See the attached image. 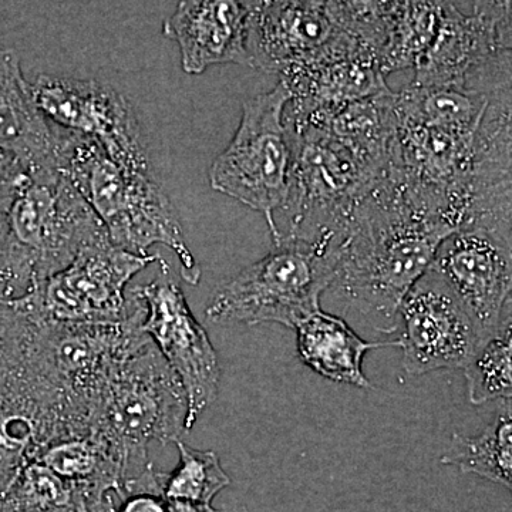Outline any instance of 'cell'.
<instances>
[{
	"mask_svg": "<svg viewBox=\"0 0 512 512\" xmlns=\"http://www.w3.org/2000/svg\"><path fill=\"white\" fill-rule=\"evenodd\" d=\"M454 231L387 168L343 222L342 255L332 288L373 328L393 332L404 296L429 271L440 245Z\"/></svg>",
	"mask_w": 512,
	"mask_h": 512,
	"instance_id": "6da1fadb",
	"label": "cell"
},
{
	"mask_svg": "<svg viewBox=\"0 0 512 512\" xmlns=\"http://www.w3.org/2000/svg\"><path fill=\"white\" fill-rule=\"evenodd\" d=\"M60 171L96 212L114 247L148 256V249L164 245L177 255L184 281L200 284V264L188 248L180 218L150 171L121 164L90 138L70 131Z\"/></svg>",
	"mask_w": 512,
	"mask_h": 512,
	"instance_id": "7a4b0ae2",
	"label": "cell"
},
{
	"mask_svg": "<svg viewBox=\"0 0 512 512\" xmlns=\"http://www.w3.org/2000/svg\"><path fill=\"white\" fill-rule=\"evenodd\" d=\"M340 239L282 237L271 252L222 284L205 316L214 323H279L295 329L320 311V298L338 276Z\"/></svg>",
	"mask_w": 512,
	"mask_h": 512,
	"instance_id": "3957f363",
	"label": "cell"
},
{
	"mask_svg": "<svg viewBox=\"0 0 512 512\" xmlns=\"http://www.w3.org/2000/svg\"><path fill=\"white\" fill-rule=\"evenodd\" d=\"M187 396L153 342L127 356L111 375L90 419V436L110 447L126 481L153 466L148 446L177 443L187 431Z\"/></svg>",
	"mask_w": 512,
	"mask_h": 512,
	"instance_id": "277c9868",
	"label": "cell"
},
{
	"mask_svg": "<svg viewBox=\"0 0 512 512\" xmlns=\"http://www.w3.org/2000/svg\"><path fill=\"white\" fill-rule=\"evenodd\" d=\"M291 127L295 158L291 190L282 210L288 217V228L279 238L339 237L350 211L379 183L389 161L320 124Z\"/></svg>",
	"mask_w": 512,
	"mask_h": 512,
	"instance_id": "5b68a950",
	"label": "cell"
},
{
	"mask_svg": "<svg viewBox=\"0 0 512 512\" xmlns=\"http://www.w3.org/2000/svg\"><path fill=\"white\" fill-rule=\"evenodd\" d=\"M8 265L32 291L87 245L109 238L96 212L59 170L30 174L8 214Z\"/></svg>",
	"mask_w": 512,
	"mask_h": 512,
	"instance_id": "8992f818",
	"label": "cell"
},
{
	"mask_svg": "<svg viewBox=\"0 0 512 512\" xmlns=\"http://www.w3.org/2000/svg\"><path fill=\"white\" fill-rule=\"evenodd\" d=\"M289 96L279 80L271 92L245 101L229 146L210 168L212 190L264 215L272 241L278 238L276 214L291 190L295 136L285 113Z\"/></svg>",
	"mask_w": 512,
	"mask_h": 512,
	"instance_id": "52a82bcc",
	"label": "cell"
},
{
	"mask_svg": "<svg viewBox=\"0 0 512 512\" xmlns=\"http://www.w3.org/2000/svg\"><path fill=\"white\" fill-rule=\"evenodd\" d=\"M443 2L436 37L412 86L491 93L512 86V3Z\"/></svg>",
	"mask_w": 512,
	"mask_h": 512,
	"instance_id": "ba28073f",
	"label": "cell"
},
{
	"mask_svg": "<svg viewBox=\"0 0 512 512\" xmlns=\"http://www.w3.org/2000/svg\"><path fill=\"white\" fill-rule=\"evenodd\" d=\"M160 255L140 256L114 247L101 239L84 247L72 264L50 276L16 301L35 322L104 323L120 322L136 302L128 282Z\"/></svg>",
	"mask_w": 512,
	"mask_h": 512,
	"instance_id": "9c48e42d",
	"label": "cell"
},
{
	"mask_svg": "<svg viewBox=\"0 0 512 512\" xmlns=\"http://www.w3.org/2000/svg\"><path fill=\"white\" fill-rule=\"evenodd\" d=\"M511 227L464 225L444 239L429 268L456 296L483 342L512 320Z\"/></svg>",
	"mask_w": 512,
	"mask_h": 512,
	"instance_id": "30bf717a",
	"label": "cell"
},
{
	"mask_svg": "<svg viewBox=\"0 0 512 512\" xmlns=\"http://www.w3.org/2000/svg\"><path fill=\"white\" fill-rule=\"evenodd\" d=\"M248 66L279 77L295 67L349 55H370L342 29L330 2H251Z\"/></svg>",
	"mask_w": 512,
	"mask_h": 512,
	"instance_id": "8fae6325",
	"label": "cell"
},
{
	"mask_svg": "<svg viewBox=\"0 0 512 512\" xmlns=\"http://www.w3.org/2000/svg\"><path fill=\"white\" fill-rule=\"evenodd\" d=\"M146 305L143 332L183 384L190 431L220 392L221 367L204 326L195 319L183 289L168 278V268L150 284L136 286Z\"/></svg>",
	"mask_w": 512,
	"mask_h": 512,
	"instance_id": "7c38bea8",
	"label": "cell"
},
{
	"mask_svg": "<svg viewBox=\"0 0 512 512\" xmlns=\"http://www.w3.org/2000/svg\"><path fill=\"white\" fill-rule=\"evenodd\" d=\"M32 90L50 123L90 138L121 164L150 171L136 113L109 84L42 74Z\"/></svg>",
	"mask_w": 512,
	"mask_h": 512,
	"instance_id": "4fadbf2b",
	"label": "cell"
},
{
	"mask_svg": "<svg viewBox=\"0 0 512 512\" xmlns=\"http://www.w3.org/2000/svg\"><path fill=\"white\" fill-rule=\"evenodd\" d=\"M397 318L403 323L397 348L409 376L463 369L483 343L456 296L430 271L404 296Z\"/></svg>",
	"mask_w": 512,
	"mask_h": 512,
	"instance_id": "5bb4252c",
	"label": "cell"
},
{
	"mask_svg": "<svg viewBox=\"0 0 512 512\" xmlns=\"http://www.w3.org/2000/svg\"><path fill=\"white\" fill-rule=\"evenodd\" d=\"M67 131L37 107L15 50L0 49V151L28 174L62 168Z\"/></svg>",
	"mask_w": 512,
	"mask_h": 512,
	"instance_id": "9a60e30c",
	"label": "cell"
},
{
	"mask_svg": "<svg viewBox=\"0 0 512 512\" xmlns=\"http://www.w3.org/2000/svg\"><path fill=\"white\" fill-rule=\"evenodd\" d=\"M249 3L234 0L178 3L173 15L165 20L163 33L180 47L185 73L201 74L215 64L248 66Z\"/></svg>",
	"mask_w": 512,
	"mask_h": 512,
	"instance_id": "2e32d148",
	"label": "cell"
},
{
	"mask_svg": "<svg viewBox=\"0 0 512 512\" xmlns=\"http://www.w3.org/2000/svg\"><path fill=\"white\" fill-rule=\"evenodd\" d=\"M279 80L291 96L288 107L292 110L285 117L292 124L322 119L357 100L390 90L379 64L367 55L329 57L295 67Z\"/></svg>",
	"mask_w": 512,
	"mask_h": 512,
	"instance_id": "e0dca14e",
	"label": "cell"
},
{
	"mask_svg": "<svg viewBox=\"0 0 512 512\" xmlns=\"http://www.w3.org/2000/svg\"><path fill=\"white\" fill-rule=\"evenodd\" d=\"M299 357L309 369L335 383L370 389L372 383L363 372V360L367 352L387 346L392 342H367L350 328L339 316L320 311L312 313L298 323Z\"/></svg>",
	"mask_w": 512,
	"mask_h": 512,
	"instance_id": "ac0fdd59",
	"label": "cell"
},
{
	"mask_svg": "<svg viewBox=\"0 0 512 512\" xmlns=\"http://www.w3.org/2000/svg\"><path fill=\"white\" fill-rule=\"evenodd\" d=\"M444 466L457 467L461 473L476 474L491 483L512 487V413L508 402L480 434L473 437L454 433L446 453L440 457Z\"/></svg>",
	"mask_w": 512,
	"mask_h": 512,
	"instance_id": "d6986e66",
	"label": "cell"
},
{
	"mask_svg": "<svg viewBox=\"0 0 512 512\" xmlns=\"http://www.w3.org/2000/svg\"><path fill=\"white\" fill-rule=\"evenodd\" d=\"M443 2H393L386 45L380 56L384 76L414 69L436 37Z\"/></svg>",
	"mask_w": 512,
	"mask_h": 512,
	"instance_id": "ffe728a7",
	"label": "cell"
},
{
	"mask_svg": "<svg viewBox=\"0 0 512 512\" xmlns=\"http://www.w3.org/2000/svg\"><path fill=\"white\" fill-rule=\"evenodd\" d=\"M0 512H87L76 485L63 480L39 461L20 470L0 497Z\"/></svg>",
	"mask_w": 512,
	"mask_h": 512,
	"instance_id": "44dd1931",
	"label": "cell"
},
{
	"mask_svg": "<svg viewBox=\"0 0 512 512\" xmlns=\"http://www.w3.org/2000/svg\"><path fill=\"white\" fill-rule=\"evenodd\" d=\"M468 400L474 406L512 397V320L481 343L463 367Z\"/></svg>",
	"mask_w": 512,
	"mask_h": 512,
	"instance_id": "7402d4cb",
	"label": "cell"
},
{
	"mask_svg": "<svg viewBox=\"0 0 512 512\" xmlns=\"http://www.w3.org/2000/svg\"><path fill=\"white\" fill-rule=\"evenodd\" d=\"M175 444L180 451V463L170 474H164L165 500L212 505L214 498L231 485L220 457L214 451L195 450L181 440Z\"/></svg>",
	"mask_w": 512,
	"mask_h": 512,
	"instance_id": "603a6c76",
	"label": "cell"
},
{
	"mask_svg": "<svg viewBox=\"0 0 512 512\" xmlns=\"http://www.w3.org/2000/svg\"><path fill=\"white\" fill-rule=\"evenodd\" d=\"M33 330L35 320L16 301L0 299V380L26 362Z\"/></svg>",
	"mask_w": 512,
	"mask_h": 512,
	"instance_id": "cb8c5ba5",
	"label": "cell"
},
{
	"mask_svg": "<svg viewBox=\"0 0 512 512\" xmlns=\"http://www.w3.org/2000/svg\"><path fill=\"white\" fill-rule=\"evenodd\" d=\"M116 512H168L163 494L136 491L120 498Z\"/></svg>",
	"mask_w": 512,
	"mask_h": 512,
	"instance_id": "d4e9b609",
	"label": "cell"
},
{
	"mask_svg": "<svg viewBox=\"0 0 512 512\" xmlns=\"http://www.w3.org/2000/svg\"><path fill=\"white\" fill-rule=\"evenodd\" d=\"M168 512H228L215 510L212 505L185 503V501H167Z\"/></svg>",
	"mask_w": 512,
	"mask_h": 512,
	"instance_id": "484cf974",
	"label": "cell"
},
{
	"mask_svg": "<svg viewBox=\"0 0 512 512\" xmlns=\"http://www.w3.org/2000/svg\"><path fill=\"white\" fill-rule=\"evenodd\" d=\"M9 225L6 214H0V268L5 261L6 249H8Z\"/></svg>",
	"mask_w": 512,
	"mask_h": 512,
	"instance_id": "4316f807",
	"label": "cell"
},
{
	"mask_svg": "<svg viewBox=\"0 0 512 512\" xmlns=\"http://www.w3.org/2000/svg\"><path fill=\"white\" fill-rule=\"evenodd\" d=\"M15 160V158L8 156V154L2 153L0 151V170H2L3 167H6L10 163V161Z\"/></svg>",
	"mask_w": 512,
	"mask_h": 512,
	"instance_id": "83f0119b",
	"label": "cell"
},
{
	"mask_svg": "<svg viewBox=\"0 0 512 512\" xmlns=\"http://www.w3.org/2000/svg\"><path fill=\"white\" fill-rule=\"evenodd\" d=\"M235 512H248L247 510H239V511H235Z\"/></svg>",
	"mask_w": 512,
	"mask_h": 512,
	"instance_id": "f1b7e54d",
	"label": "cell"
}]
</instances>
